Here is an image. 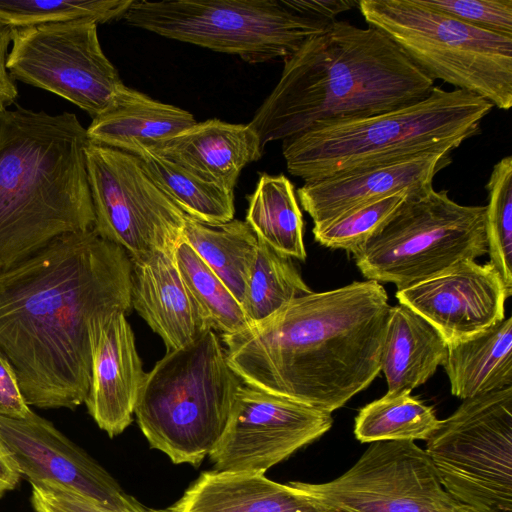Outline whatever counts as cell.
Masks as SVG:
<instances>
[{
	"mask_svg": "<svg viewBox=\"0 0 512 512\" xmlns=\"http://www.w3.org/2000/svg\"><path fill=\"white\" fill-rule=\"evenodd\" d=\"M160 189L189 217L207 225L233 219L234 192L191 174L150 150L136 155Z\"/></svg>",
	"mask_w": 512,
	"mask_h": 512,
	"instance_id": "cell-27",
	"label": "cell"
},
{
	"mask_svg": "<svg viewBox=\"0 0 512 512\" xmlns=\"http://www.w3.org/2000/svg\"><path fill=\"white\" fill-rule=\"evenodd\" d=\"M389 309L379 282L354 281L297 297L221 340L243 383L332 413L381 372Z\"/></svg>",
	"mask_w": 512,
	"mask_h": 512,
	"instance_id": "cell-2",
	"label": "cell"
},
{
	"mask_svg": "<svg viewBox=\"0 0 512 512\" xmlns=\"http://www.w3.org/2000/svg\"><path fill=\"white\" fill-rule=\"evenodd\" d=\"M182 239L241 304L258 248V238L246 221L232 219L213 226L187 216Z\"/></svg>",
	"mask_w": 512,
	"mask_h": 512,
	"instance_id": "cell-25",
	"label": "cell"
},
{
	"mask_svg": "<svg viewBox=\"0 0 512 512\" xmlns=\"http://www.w3.org/2000/svg\"><path fill=\"white\" fill-rule=\"evenodd\" d=\"M440 421L432 406L410 393H390L360 409L354 434L361 443L428 440Z\"/></svg>",
	"mask_w": 512,
	"mask_h": 512,
	"instance_id": "cell-28",
	"label": "cell"
},
{
	"mask_svg": "<svg viewBox=\"0 0 512 512\" xmlns=\"http://www.w3.org/2000/svg\"><path fill=\"white\" fill-rule=\"evenodd\" d=\"M433 87L385 33L336 20L284 59L278 83L248 124L264 150L323 125L414 103Z\"/></svg>",
	"mask_w": 512,
	"mask_h": 512,
	"instance_id": "cell-3",
	"label": "cell"
},
{
	"mask_svg": "<svg viewBox=\"0 0 512 512\" xmlns=\"http://www.w3.org/2000/svg\"><path fill=\"white\" fill-rule=\"evenodd\" d=\"M13 29L0 22V112L8 109L18 97L15 80L7 69L8 47L12 41Z\"/></svg>",
	"mask_w": 512,
	"mask_h": 512,
	"instance_id": "cell-37",
	"label": "cell"
},
{
	"mask_svg": "<svg viewBox=\"0 0 512 512\" xmlns=\"http://www.w3.org/2000/svg\"><path fill=\"white\" fill-rule=\"evenodd\" d=\"M450 162L451 152L425 153L304 182L297 195L314 222L313 228H318L363 204L397 193L428 190L435 175Z\"/></svg>",
	"mask_w": 512,
	"mask_h": 512,
	"instance_id": "cell-17",
	"label": "cell"
},
{
	"mask_svg": "<svg viewBox=\"0 0 512 512\" xmlns=\"http://www.w3.org/2000/svg\"><path fill=\"white\" fill-rule=\"evenodd\" d=\"M424 450L456 500L474 512H512V386L463 400Z\"/></svg>",
	"mask_w": 512,
	"mask_h": 512,
	"instance_id": "cell-10",
	"label": "cell"
},
{
	"mask_svg": "<svg viewBox=\"0 0 512 512\" xmlns=\"http://www.w3.org/2000/svg\"><path fill=\"white\" fill-rule=\"evenodd\" d=\"M86 128L74 113L0 112V270L93 229Z\"/></svg>",
	"mask_w": 512,
	"mask_h": 512,
	"instance_id": "cell-4",
	"label": "cell"
},
{
	"mask_svg": "<svg viewBox=\"0 0 512 512\" xmlns=\"http://www.w3.org/2000/svg\"><path fill=\"white\" fill-rule=\"evenodd\" d=\"M369 26L385 33L433 81L512 106V37L480 29L418 0H360Z\"/></svg>",
	"mask_w": 512,
	"mask_h": 512,
	"instance_id": "cell-8",
	"label": "cell"
},
{
	"mask_svg": "<svg viewBox=\"0 0 512 512\" xmlns=\"http://www.w3.org/2000/svg\"><path fill=\"white\" fill-rule=\"evenodd\" d=\"M19 478V472L0 444V498L6 491L12 490L17 485Z\"/></svg>",
	"mask_w": 512,
	"mask_h": 512,
	"instance_id": "cell-38",
	"label": "cell"
},
{
	"mask_svg": "<svg viewBox=\"0 0 512 512\" xmlns=\"http://www.w3.org/2000/svg\"><path fill=\"white\" fill-rule=\"evenodd\" d=\"M471 26L512 37V0H418Z\"/></svg>",
	"mask_w": 512,
	"mask_h": 512,
	"instance_id": "cell-34",
	"label": "cell"
},
{
	"mask_svg": "<svg viewBox=\"0 0 512 512\" xmlns=\"http://www.w3.org/2000/svg\"><path fill=\"white\" fill-rule=\"evenodd\" d=\"M97 25L77 19L13 29L10 75L66 99L94 119L123 83L102 50Z\"/></svg>",
	"mask_w": 512,
	"mask_h": 512,
	"instance_id": "cell-12",
	"label": "cell"
},
{
	"mask_svg": "<svg viewBox=\"0 0 512 512\" xmlns=\"http://www.w3.org/2000/svg\"><path fill=\"white\" fill-rule=\"evenodd\" d=\"M295 483L336 512H474L445 490L414 441L373 442L336 479Z\"/></svg>",
	"mask_w": 512,
	"mask_h": 512,
	"instance_id": "cell-13",
	"label": "cell"
},
{
	"mask_svg": "<svg viewBox=\"0 0 512 512\" xmlns=\"http://www.w3.org/2000/svg\"><path fill=\"white\" fill-rule=\"evenodd\" d=\"M510 296L493 266L475 260L396 292L399 304L422 316L448 345L472 339L505 319Z\"/></svg>",
	"mask_w": 512,
	"mask_h": 512,
	"instance_id": "cell-16",
	"label": "cell"
},
{
	"mask_svg": "<svg viewBox=\"0 0 512 512\" xmlns=\"http://www.w3.org/2000/svg\"><path fill=\"white\" fill-rule=\"evenodd\" d=\"M448 344L409 307L390 306L381 353V371L390 393H411L443 365Z\"/></svg>",
	"mask_w": 512,
	"mask_h": 512,
	"instance_id": "cell-23",
	"label": "cell"
},
{
	"mask_svg": "<svg viewBox=\"0 0 512 512\" xmlns=\"http://www.w3.org/2000/svg\"><path fill=\"white\" fill-rule=\"evenodd\" d=\"M134 0H0V22L12 29L90 19L123 18Z\"/></svg>",
	"mask_w": 512,
	"mask_h": 512,
	"instance_id": "cell-31",
	"label": "cell"
},
{
	"mask_svg": "<svg viewBox=\"0 0 512 512\" xmlns=\"http://www.w3.org/2000/svg\"><path fill=\"white\" fill-rule=\"evenodd\" d=\"M180 276L208 326L233 334L250 325L235 296L183 239L174 250Z\"/></svg>",
	"mask_w": 512,
	"mask_h": 512,
	"instance_id": "cell-30",
	"label": "cell"
},
{
	"mask_svg": "<svg viewBox=\"0 0 512 512\" xmlns=\"http://www.w3.org/2000/svg\"><path fill=\"white\" fill-rule=\"evenodd\" d=\"M130 309V258L93 229L61 235L1 269L0 353L26 403H84L96 335L114 313Z\"/></svg>",
	"mask_w": 512,
	"mask_h": 512,
	"instance_id": "cell-1",
	"label": "cell"
},
{
	"mask_svg": "<svg viewBox=\"0 0 512 512\" xmlns=\"http://www.w3.org/2000/svg\"><path fill=\"white\" fill-rule=\"evenodd\" d=\"M165 512H336L295 482L264 474L207 471Z\"/></svg>",
	"mask_w": 512,
	"mask_h": 512,
	"instance_id": "cell-21",
	"label": "cell"
},
{
	"mask_svg": "<svg viewBox=\"0 0 512 512\" xmlns=\"http://www.w3.org/2000/svg\"><path fill=\"white\" fill-rule=\"evenodd\" d=\"M150 151L204 181L234 192L243 168L259 160L264 150L249 124L208 119L196 122Z\"/></svg>",
	"mask_w": 512,
	"mask_h": 512,
	"instance_id": "cell-20",
	"label": "cell"
},
{
	"mask_svg": "<svg viewBox=\"0 0 512 512\" xmlns=\"http://www.w3.org/2000/svg\"><path fill=\"white\" fill-rule=\"evenodd\" d=\"M131 261V308L164 341L181 348L210 328L177 269L174 253L157 252Z\"/></svg>",
	"mask_w": 512,
	"mask_h": 512,
	"instance_id": "cell-19",
	"label": "cell"
},
{
	"mask_svg": "<svg viewBox=\"0 0 512 512\" xmlns=\"http://www.w3.org/2000/svg\"><path fill=\"white\" fill-rule=\"evenodd\" d=\"M485 215L489 263L512 295V156L500 159L486 184Z\"/></svg>",
	"mask_w": 512,
	"mask_h": 512,
	"instance_id": "cell-32",
	"label": "cell"
},
{
	"mask_svg": "<svg viewBox=\"0 0 512 512\" xmlns=\"http://www.w3.org/2000/svg\"><path fill=\"white\" fill-rule=\"evenodd\" d=\"M146 374L126 313H114L93 342L91 380L84 402L110 437L122 433L132 422Z\"/></svg>",
	"mask_w": 512,
	"mask_h": 512,
	"instance_id": "cell-18",
	"label": "cell"
},
{
	"mask_svg": "<svg viewBox=\"0 0 512 512\" xmlns=\"http://www.w3.org/2000/svg\"><path fill=\"white\" fill-rule=\"evenodd\" d=\"M131 26L257 64L286 59L336 20L312 0H134Z\"/></svg>",
	"mask_w": 512,
	"mask_h": 512,
	"instance_id": "cell-7",
	"label": "cell"
},
{
	"mask_svg": "<svg viewBox=\"0 0 512 512\" xmlns=\"http://www.w3.org/2000/svg\"><path fill=\"white\" fill-rule=\"evenodd\" d=\"M409 195L397 193L358 206L321 227L313 228L314 239L324 247L350 252L381 228Z\"/></svg>",
	"mask_w": 512,
	"mask_h": 512,
	"instance_id": "cell-33",
	"label": "cell"
},
{
	"mask_svg": "<svg viewBox=\"0 0 512 512\" xmlns=\"http://www.w3.org/2000/svg\"><path fill=\"white\" fill-rule=\"evenodd\" d=\"M246 223L276 252L304 261L303 218L294 186L284 175L262 174L248 197Z\"/></svg>",
	"mask_w": 512,
	"mask_h": 512,
	"instance_id": "cell-26",
	"label": "cell"
},
{
	"mask_svg": "<svg viewBox=\"0 0 512 512\" xmlns=\"http://www.w3.org/2000/svg\"><path fill=\"white\" fill-rule=\"evenodd\" d=\"M241 383L208 328L146 374L134 414L153 448L198 466L220 439Z\"/></svg>",
	"mask_w": 512,
	"mask_h": 512,
	"instance_id": "cell-6",
	"label": "cell"
},
{
	"mask_svg": "<svg viewBox=\"0 0 512 512\" xmlns=\"http://www.w3.org/2000/svg\"><path fill=\"white\" fill-rule=\"evenodd\" d=\"M332 424L331 413L241 383L209 456L216 471L264 474Z\"/></svg>",
	"mask_w": 512,
	"mask_h": 512,
	"instance_id": "cell-14",
	"label": "cell"
},
{
	"mask_svg": "<svg viewBox=\"0 0 512 512\" xmlns=\"http://www.w3.org/2000/svg\"><path fill=\"white\" fill-rule=\"evenodd\" d=\"M311 292L291 257L258 240V248L241 302L250 322H259L293 299Z\"/></svg>",
	"mask_w": 512,
	"mask_h": 512,
	"instance_id": "cell-29",
	"label": "cell"
},
{
	"mask_svg": "<svg viewBox=\"0 0 512 512\" xmlns=\"http://www.w3.org/2000/svg\"><path fill=\"white\" fill-rule=\"evenodd\" d=\"M485 215V206L461 205L432 187L410 194L349 253L367 280L400 290L488 254Z\"/></svg>",
	"mask_w": 512,
	"mask_h": 512,
	"instance_id": "cell-9",
	"label": "cell"
},
{
	"mask_svg": "<svg viewBox=\"0 0 512 512\" xmlns=\"http://www.w3.org/2000/svg\"><path fill=\"white\" fill-rule=\"evenodd\" d=\"M0 444L31 485L74 492L119 511L148 510L86 452L34 412L21 419L0 416Z\"/></svg>",
	"mask_w": 512,
	"mask_h": 512,
	"instance_id": "cell-15",
	"label": "cell"
},
{
	"mask_svg": "<svg viewBox=\"0 0 512 512\" xmlns=\"http://www.w3.org/2000/svg\"><path fill=\"white\" fill-rule=\"evenodd\" d=\"M32 505L36 512H124L83 495L43 485H32Z\"/></svg>",
	"mask_w": 512,
	"mask_h": 512,
	"instance_id": "cell-35",
	"label": "cell"
},
{
	"mask_svg": "<svg viewBox=\"0 0 512 512\" xmlns=\"http://www.w3.org/2000/svg\"><path fill=\"white\" fill-rule=\"evenodd\" d=\"M196 123L179 107L120 85L108 107L86 128L91 142L138 155Z\"/></svg>",
	"mask_w": 512,
	"mask_h": 512,
	"instance_id": "cell-22",
	"label": "cell"
},
{
	"mask_svg": "<svg viewBox=\"0 0 512 512\" xmlns=\"http://www.w3.org/2000/svg\"><path fill=\"white\" fill-rule=\"evenodd\" d=\"M32 412L24 400L11 365L0 353V416L21 419Z\"/></svg>",
	"mask_w": 512,
	"mask_h": 512,
	"instance_id": "cell-36",
	"label": "cell"
},
{
	"mask_svg": "<svg viewBox=\"0 0 512 512\" xmlns=\"http://www.w3.org/2000/svg\"><path fill=\"white\" fill-rule=\"evenodd\" d=\"M442 366L451 393L463 400L512 386V318L472 339L448 345Z\"/></svg>",
	"mask_w": 512,
	"mask_h": 512,
	"instance_id": "cell-24",
	"label": "cell"
},
{
	"mask_svg": "<svg viewBox=\"0 0 512 512\" xmlns=\"http://www.w3.org/2000/svg\"><path fill=\"white\" fill-rule=\"evenodd\" d=\"M86 164L93 230L121 247L130 260L174 253L187 215L160 189L140 158L89 140Z\"/></svg>",
	"mask_w": 512,
	"mask_h": 512,
	"instance_id": "cell-11",
	"label": "cell"
},
{
	"mask_svg": "<svg viewBox=\"0 0 512 512\" xmlns=\"http://www.w3.org/2000/svg\"><path fill=\"white\" fill-rule=\"evenodd\" d=\"M493 105L438 86L424 98L369 117L323 125L282 144L288 172L304 182L432 152H452L480 132Z\"/></svg>",
	"mask_w": 512,
	"mask_h": 512,
	"instance_id": "cell-5",
	"label": "cell"
}]
</instances>
